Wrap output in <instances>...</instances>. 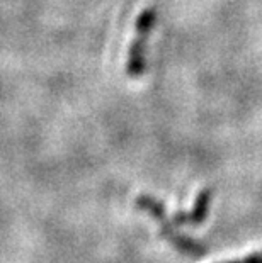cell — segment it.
I'll list each match as a JSON object with an SVG mask.
<instances>
[{"mask_svg":"<svg viewBox=\"0 0 262 263\" xmlns=\"http://www.w3.org/2000/svg\"><path fill=\"white\" fill-rule=\"evenodd\" d=\"M136 207H140V209H143L145 212H148L153 219H157L160 222L162 234H164L167 241L174 245L177 250L184 251L186 255H194V256H201L204 253L203 245L193 241L191 238L184 236V234H179L174 229L176 224L169 221L165 207L159 199L152 197V195H140V197H136Z\"/></svg>","mask_w":262,"mask_h":263,"instance_id":"6da1fadb","label":"cell"},{"mask_svg":"<svg viewBox=\"0 0 262 263\" xmlns=\"http://www.w3.org/2000/svg\"><path fill=\"white\" fill-rule=\"evenodd\" d=\"M157 22V9H143L135 22V39L130 44L126 60V75L130 78H140L145 73V46H147L148 34L152 32Z\"/></svg>","mask_w":262,"mask_h":263,"instance_id":"7a4b0ae2","label":"cell"},{"mask_svg":"<svg viewBox=\"0 0 262 263\" xmlns=\"http://www.w3.org/2000/svg\"><path fill=\"white\" fill-rule=\"evenodd\" d=\"M211 200H213V190L211 189H203L201 192L198 194L196 202L191 212H177L174 216V222L176 226H182V224H193V226H199L208 219L209 214V207H211Z\"/></svg>","mask_w":262,"mask_h":263,"instance_id":"3957f363","label":"cell"},{"mask_svg":"<svg viewBox=\"0 0 262 263\" xmlns=\"http://www.w3.org/2000/svg\"><path fill=\"white\" fill-rule=\"evenodd\" d=\"M223 263H262V253H254L250 256H245V258H242V260L223 261Z\"/></svg>","mask_w":262,"mask_h":263,"instance_id":"277c9868","label":"cell"}]
</instances>
